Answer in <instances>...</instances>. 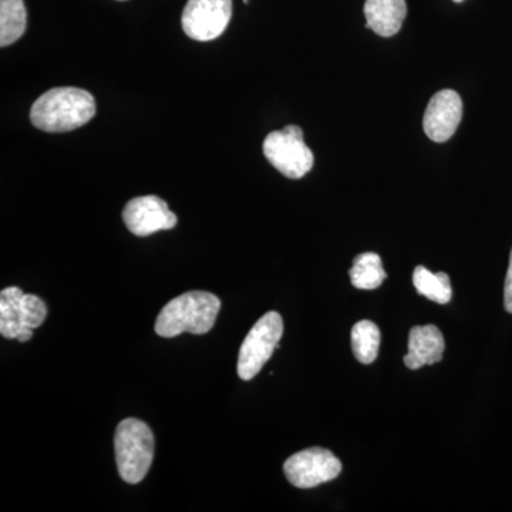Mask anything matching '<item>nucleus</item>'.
<instances>
[{
    "instance_id": "obj_16",
    "label": "nucleus",
    "mask_w": 512,
    "mask_h": 512,
    "mask_svg": "<svg viewBox=\"0 0 512 512\" xmlns=\"http://www.w3.org/2000/svg\"><path fill=\"white\" fill-rule=\"evenodd\" d=\"M380 330L370 320L357 322L352 329V349L357 362L370 365L379 355Z\"/></svg>"
},
{
    "instance_id": "obj_10",
    "label": "nucleus",
    "mask_w": 512,
    "mask_h": 512,
    "mask_svg": "<svg viewBox=\"0 0 512 512\" xmlns=\"http://www.w3.org/2000/svg\"><path fill=\"white\" fill-rule=\"evenodd\" d=\"M463 119V100L454 90L434 94L424 113L423 128L434 143H446L456 133Z\"/></svg>"
},
{
    "instance_id": "obj_7",
    "label": "nucleus",
    "mask_w": 512,
    "mask_h": 512,
    "mask_svg": "<svg viewBox=\"0 0 512 512\" xmlns=\"http://www.w3.org/2000/svg\"><path fill=\"white\" fill-rule=\"evenodd\" d=\"M289 483L298 488H313L335 480L342 473V463L332 451L312 447L289 457L284 464Z\"/></svg>"
},
{
    "instance_id": "obj_1",
    "label": "nucleus",
    "mask_w": 512,
    "mask_h": 512,
    "mask_svg": "<svg viewBox=\"0 0 512 512\" xmlns=\"http://www.w3.org/2000/svg\"><path fill=\"white\" fill-rule=\"evenodd\" d=\"M96 110V100L86 90L56 87L35 101L30 120L33 126L47 133H67L89 123Z\"/></svg>"
},
{
    "instance_id": "obj_12",
    "label": "nucleus",
    "mask_w": 512,
    "mask_h": 512,
    "mask_svg": "<svg viewBox=\"0 0 512 512\" xmlns=\"http://www.w3.org/2000/svg\"><path fill=\"white\" fill-rule=\"evenodd\" d=\"M366 28L376 35L392 37L402 29L407 16L406 0H366Z\"/></svg>"
},
{
    "instance_id": "obj_20",
    "label": "nucleus",
    "mask_w": 512,
    "mask_h": 512,
    "mask_svg": "<svg viewBox=\"0 0 512 512\" xmlns=\"http://www.w3.org/2000/svg\"><path fill=\"white\" fill-rule=\"evenodd\" d=\"M121 2H124V0H121Z\"/></svg>"
},
{
    "instance_id": "obj_11",
    "label": "nucleus",
    "mask_w": 512,
    "mask_h": 512,
    "mask_svg": "<svg viewBox=\"0 0 512 512\" xmlns=\"http://www.w3.org/2000/svg\"><path fill=\"white\" fill-rule=\"evenodd\" d=\"M444 349L446 342L437 326H414L410 330L409 353L404 356V365L412 370L434 365L443 359Z\"/></svg>"
},
{
    "instance_id": "obj_14",
    "label": "nucleus",
    "mask_w": 512,
    "mask_h": 512,
    "mask_svg": "<svg viewBox=\"0 0 512 512\" xmlns=\"http://www.w3.org/2000/svg\"><path fill=\"white\" fill-rule=\"evenodd\" d=\"M350 281L357 289H365V291H372V289L379 288L386 279V272H384L382 259L375 252H366V254L357 255L353 266L349 271Z\"/></svg>"
},
{
    "instance_id": "obj_15",
    "label": "nucleus",
    "mask_w": 512,
    "mask_h": 512,
    "mask_svg": "<svg viewBox=\"0 0 512 512\" xmlns=\"http://www.w3.org/2000/svg\"><path fill=\"white\" fill-rule=\"evenodd\" d=\"M413 284L417 293L426 296L430 301L441 303V305H446L453 298L450 276L444 272L433 274L424 266H417L414 269Z\"/></svg>"
},
{
    "instance_id": "obj_6",
    "label": "nucleus",
    "mask_w": 512,
    "mask_h": 512,
    "mask_svg": "<svg viewBox=\"0 0 512 512\" xmlns=\"http://www.w3.org/2000/svg\"><path fill=\"white\" fill-rule=\"evenodd\" d=\"M284 333V320L278 312H268L249 330L238 356V376L254 379L278 348Z\"/></svg>"
},
{
    "instance_id": "obj_18",
    "label": "nucleus",
    "mask_w": 512,
    "mask_h": 512,
    "mask_svg": "<svg viewBox=\"0 0 512 512\" xmlns=\"http://www.w3.org/2000/svg\"><path fill=\"white\" fill-rule=\"evenodd\" d=\"M453 2L461 3V2H464V0H453Z\"/></svg>"
},
{
    "instance_id": "obj_2",
    "label": "nucleus",
    "mask_w": 512,
    "mask_h": 512,
    "mask_svg": "<svg viewBox=\"0 0 512 512\" xmlns=\"http://www.w3.org/2000/svg\"><path fill=\"white\" fill-rule=\"evenodd\" d=\"M221 301L214 293L192 291L178 296L158 315L156 332L161 338H175L181 333L205 335L214 328Z\"/></svg>"
},
{
    "instance_id": "obj_13",
    "label": "nucleus",
    "mask_w": 512,
    "mask_h": 512,
    "mask_svg": "<svg viewBox=\"0 0 512 512\" xmlns=\"http://www.w3.org/2000/svg\"><path fill=\"white\" fill-rule=\"evenodd\" d=\"M28 26V12L23 0H0V46L18 42Z\"/></svg>"
},
{
    "instance_id": "obj_17",
    "label": "nucleus",
    "mask_w": 512,
    "mask_h": 512,
    "mask_svg": "<svg viewBox=\"0 0 512 512\" xmlns=\"http://www.w3.org/2000/svg\"><path fill=\"white\" fill-rule=\"evenodd\" d=\"M504 306L507 312L512 313V251L510 255V266H508L507 278H505Z\"/></svg>"
},
{
    "instance_id": "obj_8",
    "label": "nucleus",
    "mask_w": 512,
    "mask_h": 512,
    "mask_svg": "<svg viewBox=\"0 0 512 512\" xmlns=\"http://www.w3.org/2000/svg\"><path fill=\"white\" fill-rule=\"evenodd\" d=\"M232 0H188L181 23L185 35L198 42H210L228 28Z\"/></svg>"
},
{
    "instance_id": "obj_5",
    "label": "nucleus",
    "mask_w": 512,
    "mask_h": 512,
    "mask_svg": "<svg viewBox=\"0 0 512 512\" xmlns=\"http://www.w3.org/2000/svg\"><path fill=\"white\" fill-rule=\"evenodd\" d=\"M264 154L279 173L292 180L305 177L312 170L315 157L303 140L302 128L286 126L272 131L264 141Z\"/></svg>"
},
{
    "instance_id": "obj_9",
    "label": "nucleus",
    "mask_w": 512,
    "mask_h": 512,
    "mask_svg": "<svg viewBox=\"0 0 512 512\" xmlns=\"http://www.w3.org/2000/svg\"><path fill=\"white\" fill-rule=\"evenodd\" d=\"M124 224L137 237H148L177 225V215L168 208L167 202L156 195L137 197L123 211Z\"/></svg>"
},
{
    "instance_id": "obj_4",
    "label": "nucleus",
    "mask_w": 512,
    "mask_h": 512,
    "mask_svg": "<svg viewBox=\"0 0 512 512\" xmlns=\"http://www.w3.org/2000/svg\"><path fill=\"white\" fill-rule=\"evenodd\" d=\"M46 316L45 302L36 295L23 293L16 286L0 293V333L3 338L29 342L33 329L39 328Z\"/></svg>"
},
{
    "instance_id": "obj_3",
    "label": "nucleus",
    "mask_w": 512,
    "mask_h": 512,
    "mask_svg": "<svg viewBox=\"0 0 512 512\" xmlns=\"http://www.w3.org/2000/svg\"><path fill=\"white\" fill-rule=\"evenodd\" d=\"M117 468L128 484H138L147 476L154 458L153 431L137 419H126L117 426L114 437Z\"/></svg>"
},
{
    "instance_id": "obj_19",
    "label": "nucleus",
    "mask_w": 512,
    "mask_h": 512,
    "mask_svg": "<svg viewBox=\"0 0 512 512\" xmlns=\"http://www.w3.org/2000/svg\"><path fill=\"white\" fill-rule=\"evenodd\" d=\"M244 3H247V5H248V3H249V0H244Z\"/></svg>"
}]
</instances>
